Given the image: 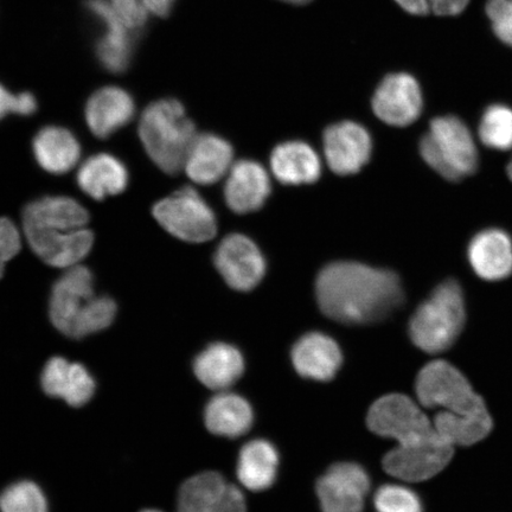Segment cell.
Instances as JSON below:
<instances>
[{"label":"cell","instance_id":"cell-1","mask_svg":"<svg viewBox=\"0 0 512 512\" xmlns=\"http://www.w3.org/2000/svg\"><path fill=\"white\" fill-rule=\"evenodd\" d=\"M316 297L326 317L348 325L381 322L399 309L405 293L398 274L354 261L325 266L316 280Z\"/></svg>","mask_w":512,"mask_h":512},{"label":"cell","instance_id":"cell-2","mask_svg":"<svg viewBox=\"0 0 512 512\" xmlns=\"http://www.w3.org/2000/svg\"><path fill=\"white\" fill-rule=\"evenodd\" d=\"M415 392L422 406L443 408L433 425L453 447L475 445L494 427L484 400L451 363L438 360L426 364L416 379Z\"/></svg>","mask_w":512,"mask_h":512},{"label":"cell","instance_id":"cell-3","mask_svg":"<svg viewBox=\"0 0 512 512\" xmlns=\"http://www.w3.org/2000/svg\"><path fill=\"white\" fill-rule=\"evenodd\" d=\"M88 222L86 208L70 197H43L23 211L24 235L32 251L57 268L78 266L91 252L94 235Z\"/></svg>","mask_w":512,"mask_h":512},{"label":"cell","instance_id":"cell-4","mask_svg":"<svg viewBox=\"0 0 512 512\" xmlns=\"http://www.w3.org/2000/svg\"><path fill=\"white\" fill-rule=\"evenodd\" d=\"M49 312L51 323L63 335L83 338L107 329L117 315V304L110 297L96 296L92 272L78 265L67 268L56 281Z\"/></svg>","mask_w":512,"mask_h":512},{"label":"cell","instance_id":"cell-5","mask_svg":"<svg viewBox=\"0 0 512 512\" xmlns=\"http://www.w3.org/2000/svg\"><path fill=\"white\" fill-rule=\"evenodd\" d=\"M138 133L147 155L168 175L184 170L185 159L197 137L194 121L175 99H163L146 107Z\"/></svg>","mask_w":512,"mask_h":512},{"label":"cell","instance_id":"cell-6","mask_svg":"<svg viewBox=\"0 0 512 512\" xmlns=\"http://www.w3.org/2000/svg\"><path fill=\"white\" fill-rule=\"evenodd\" d=\"M465 299L456 280L440 284L414 312L409 336L415 347L437 355L452 347L464 329Z\"/></svg>","mask_w":512,"mask_h":512},{"label":"cell","instance_id":"cell-7","mask_svg":"<svg viewBox=\"0 0 512 512\" xmlns=\"http://www.w3.org/2000/svg\"><path fill=\"white\" fill-rule=\"evenodd\" d=\"M419 149L426 164L446 181H463L478 169L475 138L464 121L454 115L433 119Z\"/></svg>","mask_w":512,"mask_h":512},{"label":"cell","instance_id":"cell-8","mask_svg":"<svg viewBox=\"0 0 512 512\" xmlns=\"http://www.w3.org/2000/svg\"><path fill=\"white\" fill-rule=\"evenodd\" d=\"M152 213L160 226L179 240L203 243L213 240L217 233L213 209L190 187L179 189L159 201Z\"/></svg>","mask_w":512,"mask_h":512},{"label":"cell","instance_id":"cell-9","mask_svg":"<svg viewBox=\"0 0 512 512\" xmlns=\"http://www.w3.org/2000/svg\"><path fill=\"white\" fill-rule=\"evenodd\" d=\"M369 430L380 437L413 445L433 437L437 431L416 403L402 394H389L370 407L367 416Z\"/></svg>","mask_w":512,"mask_h":512},{"label":"cell","instance_id":"cell-10","mask_svg":"<svg viewBox=\"0 0 512 512\" xmlns=\"http://www.w3.org/2000/svg\"><path fill=\"white\" fill-rule=\"evenodd\" d=\"M454 447L440 435L413 445H398L383 458L388 475L405 482H424L443 471L453 457Z\"/></svg>","mask_w":512,"mask_h":512},{"label":"cell","instance_id":"cell-11","mask_svg":"<svg viewBox=\"0 0 512 512\" xmlns=\"http://www.w3.org/2000/svg\"><path fill=\"white\" fill-rule=\"evenodd\" d=\"M369 490L368 472L356 463L332 465L316 485L323 512H363Z\"/></svg>","mask_w":512,"mask_h":512},{"label":"cell","instance_id":"cell-12","mask_svg":"<svg viewBox=\"0 0 512 512\" xmlns=\"http://www.w3.org/2000/svg\"><path fill=\"white\" fill-rule=\"evenodd\" d=\"M214 262L224 281L236 291H251L265 277L264 255L245 235L226 236L216 249Z\"/></svg>","mask_w":512,"mask_h":512},{"label":"cell","instance_id":"cell-13","mask_svg":"<svg viewBox=\"0 0 512 512\" xmlns=\"http://www.w3.org/2000/svg\"><path fill=\"white\" fill-rule=\"evenodd\" d=\"M373 111L390 126L406 127L420 118L424 98L419 82L407 73L390 74L384 78L373 96Z\"/></svg>","mask_w":512,"mask_h":512},{"label":"cell","instance_id":"cell-14","mask_svg":"<svg viewBox=\"0 0 512 512\" xmlns=\"http://www.w3.org/2000/svg\"><path fill=\"white\" fill-rule=\"evenodd\" d=\"M177 512H247L245 497L220 473L203 472L182 485Z\"/></svg>","mask_w":512,"mask_h":512},{"label":"cell","instance_id":"cell-15","mask_svg":"<svg viewBox=\"0 0 512 512\" xmlns=\"http://www.w3.org/2000/svg\"><path fill=\"white\" fill-rule=\"evenodd\" d=\"M323 142L326 163L339 176L361 171L373 149L369 132L354 121H342L326 128Z\"/></svg>","mask_w":512,"mask_h":512},{"label":"cell","instance_id":"cell-16","mask_svg":"<svg viewBox=\"0 0 512 512\" xmlns=\"http://www.w3.org/2000/svg\"><path fill=\"white\" fill-rule=\"evenodd\" d=\"M86 5L104 29L96 44V55L102 66L111 73L125 72L133 56L134 32L114 14L110 0H87Z\"/></svg>","mask_w":512,"mask_h":512},{"label":"cell","instance_id":"cell-17","mask_svg":"<svg viewBox=\"0 0 512 512\" xmlns=\"http://www.w3.org/2000/svg\"><path fill=\"white\" fill-rule=\"evenodd\" d=\"M271 190V179L264 166L243 159L233 164L228 172L224 200L234 213L245 215L264 207Z\"/></svg>","mask_w":512,"mask_h":512},{"label":"cell","instance_id":"cell-18","mask_svg":"<svg viewBox=\"0 0 512 512\" xmlns=\"http://www.w3.org/2000/svg\"><path fill=\"white\" fill-rule=\"evenodd\" d=\"M292 363L307 380L326 382L334 379L343 363L341 348L335 339L320 332H310L294 344Z\"/></svg>","mask_w":512,"mask_h":512},{"label":"cell","instance_id":"cell-19","mask_svg":"<svg viewBox=\"0 0 512 512\" xmlns=\"http://www.w3.org/2000/svg\"><path fill=\"white\" fill-rule=\"evenodd\" d=\"M467 256L480 279L501 281L512 274V240L502 229H485L473 236Z\"/></svg>","mask_w":512,"mask_h":512},{"label":"cell","instance_id":"cell-20","mask_svg":"<svg viewBox=\"0 0 512 512\" xmlns=\"http://www.w3.org/2000/svg\"><path fill=\"white\" fill-rule=\"evenodd\" d=\"M232 145L213 133L197 134L185 159L184 171L192 182L211 185L221 181L233 166Z\"/></svg>","mask_w":512,"mask_h":512},{"label":"cell","instance_id":"cell-21","mask_svg":"<svg viewBox=\"0 0 512 512\" xmlns=\"http://www.w3.org/2000/svg\"><path fill=\"white\" fill-rule=\"evenodd\" d=\"M136 114V105L125 89L108 86L99 89L86 105V120L89 130L101 139L112 136L121 127L131 123Z\"/></svg>","mask_w":512,"mask_h":512},{"label":"cell","instance_id":"cell-22","mask_svg":"<svg viewBox=\"0 0 512 512\" xmlns=\"http://www.w3.org/2000/svg\"><path fill=\"white\" fill-rule=\"evenodd\" d=\"M42 388L49 396L72 407H82L93 398L95 381L86 367L62 357L51 358L43 369Z\"/></svg>","mask_w":512,"mask_h":512},{"label":"cell","instance_id":"cell-23","mask_svg":"<svg viewBox=\"0 0 512 512\" xmlns=\"http://www.w3.org/2000/svg\"><path fill=\"white\" fill-rule=\"evenodd\" d=\"M194 371L204 386L221 392L240 380L245 371V360L234 345L213 343L195 358Z\"/></svg>","mask_w":512,"mask_h":512},{"label":"cell","instance_id":"cell-24","mask_svg":"<svg viewBox=\"0 0 512 512\" xmlns=\"http://www.w3.org/2000/svg\"><path fill=\"white\" fill-rule=\"evenodd\" d=\"M34 155L41 168L54 175L67 174L78 165L81 146L74 134L59 126L44 127L32 143Z\"/></svg>","mask_w":512,"mask_h":512},{"label":"cell","instance_id":"cell-25","mask_svg":"<svg viewBox=\"0 0 512 512\" xmlns=\"http://www.w3.org/2000/svg\"><path fill=\"white\" fill-rule=\"evenodd\" d=\"M271 169L285 185L312 184L322 174V164L315 150L304 142H287L272 152Z\"/></svg>","mask_w":512,"mask_h":512},{"label":"cell","instance_id":"cell-26","mask_svg":"<svg viewBox=\"0 0 512 512\" xmlns=\"http://www.w3.org/2000/svg\"><path fill=\"white\" fill-rule=\"evenodd\" d=\"M204 422L208 431L219 437L240 438L253 426V408L238 394H217L208 402L204 411Z\"/></svg>","mask_w":512,"mask_h":512},{"label":"cell","instance_id":"cell-27","mask_svg":"<svg viewBox=\"0 0 512 512\" xmlns=\"http://www.w3.org/2000/svg\"><path fill=\"white\" fill-rule=\"evenodd\" d=\"M80 189L94 200L121 194L128 184L126 166L108 153L88 158L78 172Z\"/></svg>","mask_w":512,"mask_h":512},{"label":"cell","instance_id":"cell-28","mask_svg":"<svg viewBox=\"0 0 512 512\" xmlns=\"http://www.w3.org/2000/svg\"><path fill=\"white\" fill-rule=\"evenodd\" d=\"M279 453L270 441L256 439L241 448L238 459V477L248 490L260 492L270 489L278 476Z\"/></svg>","mask_w":512,"mask_h":512},{"label":"cell","instance_id":"cell-29","mask_svg":"<svg viewBox=\"0 0 512 512\" xmlns=\"http://www.w3.org/2000/svg\"><path fill=\"white\" fill-rule=\"evenodd\" d=\"M478 136L491 150H512V108L502 104L486 108L480 119Z\"/></svg>","mask_w":512,"mask_h":512},{"label":"cell","instance_id":"cell-30","mask_svg":"<svg viewBox=\"0 0 512 512\" xmlns=\"http://www.w3.org/2000/svg\"><path fill=\"white\" fill-rule=\"evenodd\" d=\"M2 512H48V502L40 486L24 480L9 486L0 495Z\"/></svg>","mask_w":512,"mask_h":512},{"label":"cell","instance_id":"cell-31","mask_svg":"<svg viewBox=\"0 0 512 512\" xmlns=\"http://www.w3.org/2000/svg\"><path fill=\"white\" fill-rule=\"evenodd\" d=\"M376 512H424L418 495L406 486L386 484L376 491Z\"/></svg>","mask_w":512,"mask_h":512},{"label":"cell","instance_id":"cell-32","mask_svg":"<svg viewBox=\"0 0 512 512\" xmlns=\"http://www.w3.org/2000/svg\"><path fill=\"white\" fill-rule=\"evenodd\" d=\"M403 11L413 16H457L462 14L470 0H394Z\"/></svg>","mask_w":512,"mask_h":512},{"label":"cell","instance_id":"cell-33","mask_svg":"<svg viewBox=\"0 0 512 512\" xmlns=\"http://www.w3.org/2000/svg\"><path fill=\"white\" fill-rule=\"evenodd\" d=\"M485 11L498 40L512 48V0H488Z\"/></svg>","mask_w":512,"mask_h":512},{"label":"cell","instance_id":"cell-34","mask_svg":"<svg viewBox=\"0 0 512 512\" xmlns=\"http://www.w3.org/2000/svg\"><path fill=\"white\" fill-rule=\"evenodd\" d=\"M114 14L127 29L136 34L149 22L150 14L139 0H110Z\"/></svg>","mask_w":512,"mask_h":512},{"label":"cell","instance_id":"cell-35","mask_svg":"<svg viewBox=\"0 0 512 512\" xmlns=\"http://www.w3.org/2000/svg\"><path fill=\"white\" fill-rule=\"evenodd\" d=\"M37 110V101L31 93L12 94L3 85H0V120L10 113L18 115H31Z\"/></svg>","mask_w":512,"mask_h":512},{"label":"cell","instance_id":"cell-36","mask_svg":"<svg viewBox=\"0 0 512 512\" xmlns=\"http://www.w3.org/2000/svg\"><path fill=\"white\" fill-rule=\"evenodd\" d=\"M21 251V234L14 222L0 219V278L3 277L6 262Z\"/></svg>","mask_w":512,"mask_h":512},{"label":"cell","instance_id":"cell-37","mask_svg":"<svg viewBox=\"0 0 512 512\" xmlns=\"http://www.w3.org/2000/svg\"><path fill=\"white\" fill-rule=\"evenodd\" d=\"M150 15L166 17L170 14L175 0H139Z\"/></svg>","mask_w":512,"mask_h":512},{"label":"cell","instance_id":"cell-38","mask_svg":"<svg viewBox=\"0 0 512 512\" xmlns=\"http://www.w3.org/2000/svg\"><path fill=\"white\" fill-rule=\"evenodd\" d=\"M279 2L290 5L303 6L312 3L313 0H279Z\"/></svg>","mask_w":512,"mask_h":512},{"label":"cell","instance_id":"cell-39","mask_svg":"<svg viewBox=\"0 0 512 512\" xmlns=\"http://www.w3.org/2000/svg\"><path fill=\"white\" fill-rule=\"evenodd\" d=\"M507 172H508V176L510 178V181L512 182V158L508 164V168H507Z\"/></svg>","mask_w":512,"mask_h":512},{"label":"cell","instance_id":"cell-40","mask_svg":"<svg viewBox=\"0 0 512 512\" xmlns=\"http://www.w3.org/2000/svg\"><path fill=\"white\" fill-rule=\"evenodd\" d=\"M142 512H163V511L147 509V510H143Z\"/></svg>","mask_w":512,"mask_h":512}]
</instances>
